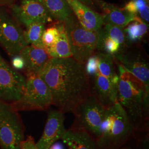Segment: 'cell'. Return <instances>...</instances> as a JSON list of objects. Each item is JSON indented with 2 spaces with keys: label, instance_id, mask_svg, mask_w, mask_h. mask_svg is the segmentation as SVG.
<instances>
[{
  "label": "cell",
  "instance_id": "obj_1",
  "mask_svg": "<svg viewBox=\"0 0 149 149\" xmlns=\"http://www.w3.org/2000/svg\"><path fill=\"white\" fill-rule=\"evenodd\" d=\"M38 75L50 90L53 105L64 114L72 113L92 94L84 65L72 57L51 58Z\"/></svg>",
  "mask_w": 149,
  "mask_h": 149
},
{
  "label": "cell",
  "instance_id": "obj_2",
  "mask_svg": "<svg viewBox=\"0 0 149 149\" xmlns=\"http://www.w3.org/2000/svg\"><path fill=\"white\" fill-rule=\"evenodd\" d=\"M118 102L125 111L135 132L148 128L149 92L133 74L118 64Z\"/></svg>",
  "mask_w": 149,
  "mask_h": 149
},
{
  "label": "cell",
  "instance_id": "obj_3",
  "mask_svg": "<svg viewBox=\"0 0 149 149\" xmlns=\"http://www.w3.org/2000/svg\"><path fill=\"white\" fill-rule=\"evenodd\" d=\"M135 133L125 111L117 102L106 108L96 143L99 149H120Z\"/></svg>",
  "mask_w": 149,
  "mask_h": 149
},
{
  "label": "cell",
  "instance_id": "obj_4",
  "mask_svg": "<svg viewBox=\"0 0 149 149\" xmlns=\"http://www.w3.org/2000/svg\"><path fill=\"white\" fill-rule=\"evenodd\" d=\"M64 22L72 58L84 65L97 50L100 32L82 27L74 14Z\"/></svg>",
  "mask_w": 149,
  "mask_h": 149
},
{
  "label": "cell",
  "instance_id": "obj_5",
  "mask_svg": "<svg viewBox=\"0 0 149 149\" xmlns=\"http://www.w3.org/2000/svg\"><path fill=\"white\" fill-rule=\"evenodd\" d=\"M25 126L11 103L0 101V149H21Z\"/></svg>",
  "mask_w": 149,
  "mask_h": 149
},
{
  "label": "cell",
  "instance_id": "obj_6",
  "mask_svg": "<svg viewBox=\"0 0 149 149\" xmlns=\"http://www.w3.org/2000/svg\"><path fill=\"white\" fill-rule=\"evenodd\" d=\"M17 111H48L53 105L52 93L46 84L37 74H26V86L19 100L12 104Z\"/></svg>",
  "mask_w": 149,
  "mask_h": 149
},
{
  "label": "cell",
  "instance_id": "obj_7",
  "mask_svg": "<svg viewBox=\"0 0 149 149\" xmlns=\"http://www.w3.org/2000/svg\"><path fill=\"white\" fill-rule=\"evenodd\" d=\"M105 110L106 108L92 93L72 112L74 119L70 128L85 132L96 141Z\"/></svg>",
  "mask_w": 149,
  "mask_h": 149
},
{
  "label": "cell",
  "instance_id": "obj_8",
  "mask_svg": "<svg viewBox=\"0 0 149 149\" xmlns=\"http://www.w3.org/2000/svg\"><path fill=\"white\" fill-rule=\"evenodd\" d=\"M26 77L0 60V101L13 104L20 100Z\"/></svg>",
  "mask_w": 149,
  "mask_h": 149
},
{
  "label": "cell",
  "instance_id": "obj_9",
  "mask_svg": "<svg viewBox=\"0 0 149 149\" xmlns=\"http://www.w3.org/2000/svg\"><path fill=\"white\" fill-rule=\"evenodd\" d=\"M0 44L12 56L28 45L19 25L2 12H0Z\"/></svg>",
  "mask_w": 149,
  "mask_h": 149
},
{
  "label": "cell",
  "instance_id": "obj_10",
  "mask_svg": "<svg viewBox=\"0 0 149 149\" xmlns=\"http://www.w3.org/2000/svg\"><path fill=\"white\" fill-rule=\"evenodd\" d=\"M11 12L16 19L26 27L33 22L45 24L53 21L42 0H21L12 6Z\"/></svg>",
  "mask_w": 149,
  "mask_h": 149
},
{
  "label": "cell",
  "instance_id": "obj_11",
  "mask_svg": "<svg viewBox=\"0 0 149 149\" xmlns=\"http://www.w3.org/2000/svg\"><path fill=\"white\" fill-rule=\"evenodd\" d=\"M64 113L57 109L48 111V117L43 134L37 143L38 149H49L57 140L61 139L66 130Z\"/></svg>",
  "mask_w": 149,
  "mask_h": 149
},
{
  "label": "cell",
  "instance_id": "obj_12",
  "mask_svg": "<svg viewBox=\"0 0 149 149\" xmlns=\"http://www.w3.org/2000/svg\"><path fill=\"white\" fill-rule=\"evenodd\" d=\"M113 57L124 69L138 79L149 92V64L141 55L126 53L124 50Z\"/></svg>",
  "mask_w": 149,
  "mask_h": 149
},
{
  "label": "cell",
  "instance_id": "obj_13",
  "mask_svg": "<svg viewBox=\"0 0 149 149\" xmlns=\"http://www.w3.org/2000/svg\"><path fill=\"white\" fill-rule=\"evenodd\" d=\"M93 77L92 93L106 108L118 102V85L98 72Z\"/></svg>",
  "mask_w": 149,
  "mask_h": 149
},
{
  "label": "cell",
  "instance_id": "obj_14",
  "mask_svg": "<svg viewBox=\"0 0 149 149\" xmlns=\"http://www.w3.org/2000/svg\"><path fill=\"white\" fill-rule=\"evenodd\" d=\"M80 24L86 29L97 31L101 28L104 23L101 14L80 2L71 0L68 2Z\"/></svg>",
  "mask_w": 149,
  "mask_h": 149
},
{
  "label": "cell",
  "instance_id": "obj_15",
  "mask_svg": "<svg viewBox=\"0 0 149 149\" xmlns=\"http://www.w3.org/2000/svg\"><path fill=\"white\" fill-rule=\"evenodd\" d=\"M24 61L26 74H39L51 57L46 50L28 45L19 54Z\"/></svg>",
  "mask_w": 149,
  "mask_h": 149
},
{
  "label": "cell",
  "instance_id": "obj_16",
  "mask_svg": "<svg viewBox=\"0 0 149 149\" xmlns=\"http://www.w3.org/2000/svg\"><path fill=\"white\" fill-rule=\"evenodd\" d=\"M99 6L102 12L101 15L104 24L124 28L135 16L123 7L120 8L103 1L101 2Z\"/></svg>",
  "mask_w": 149,
  "mask_h": 149
},
{
  "label": "cell",
  "instance_id": "obj_17",
  "mask_svg": "<svg viewBox=\"0 0 149 149\" xmlns=\"http://www.w3.org/2000/svg\"><path fill=\"white\" fill-rule=\"evenodd\" d=\"M61 139L69 149H99L95 139L83 130L66 129Z\"/></svg>",
  "mask_w": 149,
  "mask_h": 149
},
{
  "label": "cell",
  "instance_id": "obj_18",
  "mask_svg": "<svg viewBox=\"0 0 149 149\" xmlns=\"http://www.w3.org/2000/svg\"><path fill=\"white\" fill-rule=\"evenodd\" d=\"M53 19L65 22L74 13L66 0H42Z\"/></svg>",
  "mask_w": 149,
  "mask_h": 149
},
{
  "label": "cell",
  "instance_id": "obj_19",
  "mask_svg": "<svg viewBox=\"0 0 149 149\" xmlns=\"http://www.w3.org/2000/svg\"><path fill=\"white\" fill-rule=\"evenodd\" d=\"M55 23L59 29V39L49 55L51 58H55L72 57L64 22L55 21Z\"/></svg>",
  "mask_w": 149,
  "mask_h": 149
},
{
  "label": "cell",
  "instance_id": "obj_20",
  "mask_svg": "<svg viewBox=\"0 0 149 149\" xmlns=\"http://www.w3.org/2000/svg\"><path fill=\"white\" fill-rule=\"evenodd\" d=\"M148 26L140 18L135 16L124 29L128 43H137L140 41L147 34Z\"/></svg>",
  "mask_w": 149,
  "mask_h": 149
},
{
  "label": "cell",
  "instance_id": "obj_21",
  "mask_svg": "<svg viewBox=\"0 0 149 149\" xmlns=\"http://www.w3.org/2000/svg\"><path fill=\"white\" fill-rule=\"evenodd\" d=\"M97 55L99 58L98 72L113 84L118 85L119 77L116 71L113 56L104 53H99Z\"/></svg>",
  "mask_w": 149,
  "mask_h": 149
},
{
  "label": "cell",
  "instance_id": "obj_22",
  "mask_svg": "<svg viewBox=\"0 0 149 149\" xmlns=\"http://www.w3.org/2000/svg\"><path fill=\"white\" fill-rule=\"evenodd\" d=\"M45 23L39 22L32 23L23 31L24 37L27 44L37 47L44 48L42 36L45 29Z\"/></svg>",
  "mask_w": 149,
  "mask_h": 149
},
{
  "label": "cell",
  "instance_id": "obj_23",
  "mask_svg": "<svg viewBox=\"0 0 149 149\" xmlns=\"http://www.w3.org/2000/svg\"><path fill=\"white\" fill-rule=\"evenodd\" d=\"M123 8L149 25V0H130Z\"/></svg>",
  "mask_w": 149,
  "mask_h": 149
},
{
  "label": "cell",
  "instance_id": "obj_24",
  "mask_svg": "<svg viewBox=\"0 0 149 149\" xmlns=\"http://www.w3.org/2000/svg\"><path fill=\"white\" fill-rule=\"evenodd\" d=\"M99 32L100 37L97 46L98 50L102 51L103 53L112 56L124 51L121 46L106 35L101 28L99 30Z\"/></svg>",
  "mask_w": 149,
  "mask_h": 149
},
{
  "label": "cell",
  "instance_id": "obj_25",
  "mask_svg": "<svg viewBox=\"0 0 149 149\" xmlns=\"http://www.w3.org/2000/svg\"><path fill=\"white\" fill-rule=\"evenodd\" d=\"M101 29L108 37L118 43L124 51L125 50L128 42L123 28L110 24H103Z\"/></svg>",
  "mask_w": 149,
  "mask_h": 149
},
{
  "label": "cell",
  "instance_id": "obj_26",
  "mask_svg": "<svg viewBox=\"0 0 149 149\" xmlns=\"http://www.w3.org/2000/svg\"><path fill=\"white\" fill-rule=\"evenodd\" d=\"M59 38V29L55 22L52 26L45 28L42 36L43 46L48 54L53 49Z\"/></svg>",
  "mask_w": 149,
  "mask_h": 149
},
{
  "label": "cell",
  "instance_id": "obj_27",
  "mask_svg": "<svg viewBox=\"0 0 149 149\" xmlns=\"http://www.w3.org/2000/svg\"><path fill=\"white\" fill-rule=\"evenodd\" d=\"M84 68L89 76H94L98 72L99 58L97 53L94 54L87 59L84 64Z\"/></svg>",
  "mask_w": 149,
  "mask_h": 149
},
{
  "label": "cell",
  "instance_id": "obj_28",
  "mask_svg": "<svg viewBox=\"0 0 149 149\" xmlns=\"http://www.w3.org/2000/svg\"><path fill=\"white\" fill-rule=\"evenodd\" d=\"M11 63L13 68L16 70H21L24 69V61L19 54L13 56Z\"/></svg>",
  "mask_w": 149,
  "mask_h": 149
},
{
  "label": "cell",
  "instance_id": "obj_29",
  "mask_svg": "<svg viewBox=\"0 0 149 149\" xmlns=\"http://www.w3.org/2000/svg\"><path fill=\"white\" fill-rule=\"evenodd\" d=\"M21 149H38L34 139L32 136H28L26 139L22 143L21 145Z\"/></svg>",
  "mask_w": 149,
  "mask_h": 149
},
{
  "label": "cell",
  "instance_id": "obj_30",
  "mask_svg": "<svg viewBox=\"0 0 149 149\" xmlns=\"http://www.w3.org/2000/svg\"><path fill=\"white\" fill-rule=\"evenodd\" d=\"M68 1V2H69L70 1H71V0H66ZM80 2H81L82 3L85 4L86 5L88 6H89L91 8H92V9L94 8V3L91 1V0H79Z\"/></svg>",
  "mask_w": 149,
  "mask_h": 149
},
{
  "label": "cell",
  "instance_id": "obj_31",
  "mask_svg": "<svg viewBox=\"0 0 149 149\" xmlns=\"http://www.w3.org/2000/svg\"><path fill=\"white\" fill-rule=\"evenodd\" d=\"M49 149H64L63 145L60 143H54L53 144Z\"/></svg>",
  "mask_w": 149,
  "mask_h": 149
},
{
  "label": "cell",
  "instance_id": "obj_32",
  "mask_svg": "<svg viewBox=\"0 0 149 149\" xmlns=\"http://www.w3.org/2000/svg\"><path fill=\"white\" fill-rule=\"evenodd\" d=\"M15 0H0V5H10Z\"/></svg>",
  "mask_w": 149,
  "mask_h": 149
},
{
  "label": "cell",
  "instance_id": "obj_33",
  "mask_svg": "<svg viewBox=\"0 0 149 149\" xmlns=\"http://www.w3.org/2000/svg\"><path fill=\"white\" fill-rule=\"evenodd\" d=\"M91 1H92L94 3H96V4H97L99 6L100 3H101V2L102 0H91Z\"/></svg>",
  "mask_w": 149,
  "mask_h": 149
},
{
  "label": "cell",
  "instance_id": "obj_34",
  "mask_svg": "<svg viewBox=\"0 0 149 149\" xmlns=\"http://www.w3.org/2000/svg\"><path fill=\"white\" fill-rule=\"evenodd\" d=\"M0 60H3V58H2V56H1V54H0Z\"/></svg>",
  "mask_w": 149,
  "mask_h": 149
},
{
  "label": "cell",
  "instance_id": "obj_35",
  "mask_svg": "<svg viewBox=\"0 0 149 149\" xmlns=\"http://www.w3.org/2000/svg\"><path fill=\"white\" fill-rule=\"evenodd\" d=\"M122 149H130V148H123Z\"/></svg>",
  "mask_w": 149,
  "mask_h": 149
}]
</instances>
